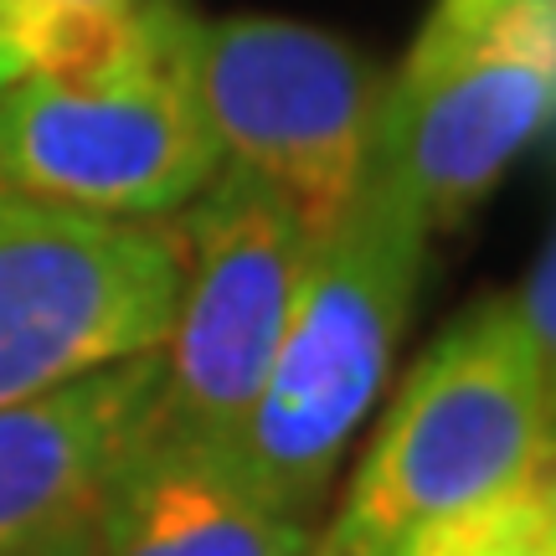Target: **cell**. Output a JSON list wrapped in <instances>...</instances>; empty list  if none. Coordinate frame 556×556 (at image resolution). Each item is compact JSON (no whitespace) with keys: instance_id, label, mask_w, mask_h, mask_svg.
<instances>
[{"instance_id":"7c38bea8","label":"cell","mask_w":556,"mask_h":556,"mask_svg":"<svg viewBox=\"0 0 556 556\" xmlns=\"http://www.w3.org/2000/svg\"><path fill=\"white\" fill-rule=\"evenodd\" d=\"M289 556H392V552H377V546H356V541H340L330 531H309L299 541Z\"/></svg>"},{"instance_id":"5b68a950","label":"cell","mask_w":556,"mask_h":556,"mask_svg":"<svg viewBox=\"0 0 556 556\" xmlns=\"http://www.w3.org/2000/svg\"><path fill=\"white\" fill-rule=\"evenodd\" d=\"M170 227L180 242V294L170 330L155 345V422L222 454L258 397L319 227L283 191L238 165H217Z\"/></svg>"},{"instance_id":"277c9868","label":"cell","mask_w":556,"mask_h":556,"mask_svg":"<svg viewBox=\"0 0 556 556\" xmlns=\"http://www.w3.org/2000/svg\"><path fill=\"white\" fill-rule=\"evenodd\" d=\"M556 0H433L387 78L377 160L443 238L552 124Z\"/></svg>"},{"instance_id":"4fadbf2b","label":"cell","mask_w":556,"mask_h":556,"mask_svg":"<svg viewBox=\"0 0 556 556\" xmlns=\"http://www.w3.org/2000/svg\"><path fill=\"white\" fill-rule=\"evenodd\" d=\"M21 556H93V541H88V520L67 526V531H58V536L37 541L31 552H21Z\"/></svg>"},{"instance_id":"7a4b0ae2","label":"cell","mask_w":556,"mask_h":556,"mask_svg":"<svg viewBox=\"0 0 556 556\" xmlns=\"http://www.w3.org/2000/svg\"><path fill=\"white\" fill-rule=\"evenodd\" d=\"M191 0H139L83 58L0 88V191L83 217L170 222L217 176Z\"/></svg>"},{"instance_id":"9c48e42d","label":"cell","mask_w":556,"mask_h":556,"mask_svg":"<svg viewBox=\"0 0 556 556\" xmlns=\"http://www.w3.org/2000/svg\"><path fill=\"white\" fill-rule=\"evenodd\" d=\"M315 526L283 520L206 443L155 417L88 510L93 556H289Z\"/></svg>"},{"instance_id":"6da1fadb","label":"cell","mask_w":556,"mask_h":556,"mask_svg":"<svg viewBox=\"0 0 556 556\" xmlns=\"http://www.w3.org/2000/svg\"><path fill=\"white\" fill-rule=\"evenodd\" d=\"M428 242L422 212L381 160L319 232L258 397L222 443L227 469L283 520L325 516L340 458L392 377Z\"/></svg>"},{"instance_id":"52a82bcc","label":"cell","mask_w":556,"mask_h":556,"mask_svg":"<svg viewBox=\"0 0 556 556\" xmlns=\"http://www.w3.org/2000/svg\"><path fill=\"white\" fill-rule=\"evenodd\" d=\"M176 294L170 222L83 217L0 191V402L155 351Z\"/></svg>"},{"instance_id":"8fae6325","label":"cell","mask_w":556,"mask_h":556,"mask_svg":"<svg viewBox=\"0 0 556 556\" xmlns=\"http://www.w3.org/2000/svg\"><path fill=\"white\" fill-rule=\"evenodd\" d=\"M139 0H0V88L37 67L83 58Z\"/></svg>"},{"instance_id":"8992f818","label":"cell","mask_w":556,"mask_h":556,"mask_svg":"<svg viewBox=\"0 0 556 556\" xmlns=\"http://www.w3.org/2000/svg\"><path fill=\"white\" fill-rule=\"evenodd\" d=\"M201 109L217 160L268 180L319 232L377 160L387 73L351 37L294 16H201Z\"/></svg>"},{"instance_id":"30bf717a","label":"cell","mask_w":556,"mask_h":556,"mask_svg":"<svg viewBox=\"0 0 556 556\" xmlns=\"http://www.w3.org/2000/svg\"><path fill=\"white\" fill-rule=\"evenodd\" d=\"M392 556H556V484L552 475L469 500L422 520Z\"/></svg>"},{"instance_id":"ba28073f","label":"cell","mask_w":556,"mask_h":556,"mask_svg":"<svg viewBox=\"0 0 556 556\" xmlns=\"http://www.w3.org/2000/svg\"><path fill=\"white\" fill-rule=\"evenodd\" d=\"M160 397V351L109 361L0 402V556L88 520Z\"/></svg>"},{"instance_id":"3957f363","label":"cell","mask_w":556,"mask_h":556,"mask_svg":"<svg viewBox=\"0 0 556 556\" xmlns=\"http://www.w3.org/2000/svg\"><path fill=\"white\" fill-rule=\"evenodd\" d=\"M552 340L520 319L510 289L484 294L413 361L325 531L392 552L422 520L552 475Z\"/></svg>"}]
</instances>
